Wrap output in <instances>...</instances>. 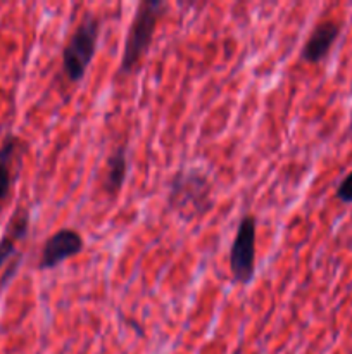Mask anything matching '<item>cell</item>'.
<instances>
[{"instance_id": "1", "label": "cell", "mask_w": 352, "mask_h": 354, "mask_svg": "<svg viewBox=\"0 0 352 354\" xmlns=\"http://www.w3.org/2000/svg\"><path fill=\"white\" fill-rule=\"evenodd\" d=\"M168 206L182 220L193 221L214 206L213 183L200 169H179L169 182Z\"/></svg>"}, {"instance_id": "2", "label": "cell", "mask_w": 352, "mask_h": 354, "mask_svg": "<svg viewBox=\"0 0 352 354\" xmlns=\"http://www.w3.org/2000/svg\"><path fill=\"white\" fill-rule=\"evenodd\" d=\"M166 9H168V3L159 2V0H144L138 3L137 12L128 28L126 41H124L123 57L119 64L121 75H131L145 57L154 40L159 19Z\"/></svg>"}, {"instance_id": "3", "label": "cell", "mask_w": 352, "mask_h": 354, "mask_svg": "<svg viewBox=\"0 0 352 354\" xmlns=\"http://www.w3.org/2000/svg\"><path fill=\"white\" fill-rule=\"evenodd\" d=\"M102 21L95 14H85L64 45L61 71L69 83H79L85 78L100 40Z\"/></svg>"}, {"instance_id": "4", "label": "cell", "mask_w": 352, "mask_h": 354, "mask_svg": "<svg viewBox=\"0 0 352 354\" xmlns=\"http://www.w3.org/2000/svg\"><path fill=\"white\" fill-rule=\"evenodd\" d=\"M255 230L257 221L254 214H244L230 248L228 265L235 283H251L255 273Z\"/></svg>"}, {"instance_id": "5", "label": "cell", "mask_w": 352, "mask_h": 354, "mask_svg": "<svg viewBox=\"0 0 352 354\" xmlns=\"http://www.w3.org/2000/svg\"><path fill=\"white\" fill-rule=\"evenodd\" d=\"M85 249V239L79 232L72 228H61L45 241L41 248L40 259H38V270H54L69 258Z\"/></svg>"}, {"instance_id": "6", "label": "cell", "mask_w": 352, "mask_h": 354, "mask_svg": "<svg viewBox=\"0 0 352 354\" xmlns=\"http://www.w3.org/2000/svg\"><path fill=\"white\" fill-rule=\"evenodd\" d=\"M26 145L21 137L7 133L0 144V204L9 197L14 182L23 168V158Z\"/></svg>"}, {"instance_id": "7", "label": "cell", "mask_w": 352, "mask_h": 354, "mask_svg": "<svg viewBox=\"0 0 352 354\" xmlns=\"http://www.w3.org/2000/svg\"><path fill=\"white\" fill-rule=\"evenodd\" d=\"M340 24L333 19H324L317 23L300 50L302 61L309 62V64H317V62L324 61L333 48L335 41L340 37Z\"/></svg>"}, {"instance_id": "8", "label": "cell", "mask_w": 352, "mask_h": 354, "mask_svg": "<svg viewBox=\"0 0 352 354\" xmlns=\"http://www.w3.org/2000/svg\"><path fill=\"white\" fill-rule=\"evenodd\" d=\"M31 214L28 207H17L10 216L2 239H0V268L7 263V259L16 252V245L23 241L30 232Z\"/></svg>"}, {"instance_id": "9", "label": "cell", "mask_w": 352, "mask_h": 354, "mask_svg": "<svg viewBox=\"0 0 352 354\" xmlns=\"http://www.w3.org/2000/svg\"><path fill=\"white\" fill-rule=\"evenodd\" d=\"M130 162H128V149L124 144L116 145L106 161V175H104V192L114 199L126 182Z\"/></svg>"}, {"instance_id": "10", "label": "cell", "mask_w": 352, "mask_h": 354, "mask_svg": "<svg viewBox=\"0 0 352 354\" xmlns=\"http://www.w3.org/2000/svg\"><path fill=\"white\" fill-rule=\"evenodd\" d=\"M335 197L342 204H352V171H349L342 178V182L338 183L337 190H335Z\"/></svg>"}, {"instance_id": "11", "label": "cell", "mask_w": 352, "mask_h": 354, "mask_svg": "<svg viewBox=\"0 0 352 354\" xmlns=\"http://www.w3.org/2000/svg\"><path fill=\"white\" fill-rule=\"evenodd\" d=\"M351 354H352V353H351Z\"/></svg>"}]
</instances>
